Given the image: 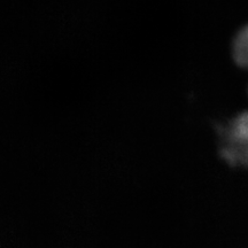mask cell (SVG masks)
Returning <instances> with one entry per match:
<instances>
[{
  "label": "cell",
  "mask_w": 248,
  "mask_h": 248,
  "mask_svg": "<svg viewBox=\"0 0 248 248\" xmlns=\"http://www.w3.org/2000/svg\"><path fill=\"white\" fill-rule=\"evenodd\" d=\"M219 151L228 164L237 168H248V114L238 117L224 130Z\"/></svg>",
  "instance_id": "cell-1"
},
{
  "label": "cell",
  "mask_w": 248,
  "mask_h": 248,
  "mask_svg": "<svg viewBox=\"0 0 248 248\" xmlns=\"http://www.w3.org/2000/svg\"><path fill=\"white\" fill-rule=\"evenodd\" d=\"M231 57L238 67L248 70V24L240 28L232 39Z\"/></svg>",
  "instance_id": "cell-2"
}]
</instances>
